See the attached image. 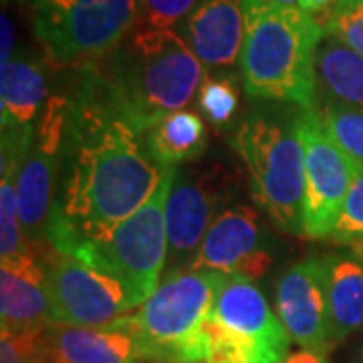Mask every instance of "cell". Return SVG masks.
Segmentation results:
<instances>
[{
  "label": "cell",
  "mask_w": 363,
  "mask_h": 363,
  "mask_svg": "<svg viewBox=\"0 0 363 363\" xmlns=\"http://www.w3.org/2000/svg\"><path fill=\"white\" fill-rule=\"evenodd\" d=\"M267 236L255 210L226 208L204 236L190 271H216L257 281L272 264Z\"/></svg>",
  "instance_id": "7c38bea8"
},
{
  "label": "cell",
  "mask_w": 363,
  "mask_h": 363,
  "mask_svg": "<svg viewBox=\"0 0 363 363\" xmlns=\"http://www.w3.org/2000/svg\"><path fill=\"white\" fill-rule=\"evenodd\" d=\"M28 363H49V362L40 355V357H37V359H33V362H28Z\"/></svg>",
  "instance_id": "d6a6232c"
},
{
  "label": "cell",
  "mask_w": 363,
  "mask_h": 363,
  "mask_svg": "<svg viewBox=\"0 0 363 363\" xmlns=\"http://www.w3.org/2000/svg\"><path fill=\"white\" fill-rule=\"evenodd\" d=\"M317 85L327 97L363 111V57L325 33L317 51Z\"/></svg>",
  "instance_id": "44dd1931"
},
{
  "label": "cell",
  "mask_w": 363,
  "mask_h": 363,
  "mask_svg": "<svg viewBox=\"0 0 363 363\" xmlns=\"http://www.w3.org/2000/svg\"><path fill=\"white\" fill-rule=\"evenodd\" d=\"M212 315L245 339L257 351L260 363L285 362L291 337L255 281L224 274L216 291Z\"/></svg>",
  "instance_id": "5bb4252c"
},
{
  "label": "cell",
  "mask_w": 363,
  "mask_h": 363,
  "mask_svg": "<svg viewBox=\"0 0 363 363\" xmlns=\"http://www.w3.org/2000/svg\"><path fill=\"white\" fill-rule=\"evenodd\" d=\"M40 355L49 363H147L142 339L123 317L105 327L49 323Z\"/></svg>",
  "instance_id": "9a60e30c"
},
{
  "label": "cell",
  "mask_w": 363,
  "mask_h": 363,
  "mask_svg": "<svg viewBox=\"0 0 363 363\" xmlns=\"http://www.w3.org/2000/svg\"><path fill=\"white\" fill-rule=\"evenodd\" d=\"M140 25L160 30H174L196 9L198 0H138Z\"/></svg>",
  "instance_id": "4316f807"
},
{
  "label": "cell",
  "mask_w": 363,
  "mask_h": 363,
  "mask_svg": "<svg viewBox=\"0 0 363 363\" xmlns=\"http://www.w3.org/2000/svg\"><path fill=\"white\" fill-rule=\"evenodd\" d=\"M35 33L57 65H87L140 25L138 0H30Z\"/></svg>",
  "instance_id": "52a82bcc"
},
{
  "label": "cell",
  "mask_w": 363,
  "mask_h": 363,
  "mask_svg": "<svg viewBox=\"0 0 363 363\" xmlns=\"http://www.w3.org/2000/svg\"><path fill=\"white\" fill-rule=\"evenodd\" d=\"M298 135L305 150V218L303 234L329 238L350 194L355 166L327 131L321 113L298 107Z\"/></svg>",
  "instance_id": "30bf717a"
},
{
  "label": "cell",
  "mask_w": 363,
  "mask_h": 363,
  "mask_svg": "<svg viewBox=\"0 0 363 363\" xmlns=\"http://www.w3.org/2000/svg\"><path fill=\"white\" fill-rule=\"evenodd\" d=\"M176 30L138 25L116 51L79 69V87L138 133L186 109L208 77Z\"/></svg>",
  "instance_id": "7a4b0ae2"
},
{
  "label": "cell",
  "mask_w": 363,
  "mask_h": 363,
  "mask_svg": "<svg viewBox=\"0 0 363 363\" xmlns=\"http://www.w3.org/2000/svg\"><path fill=\"white\" fill-rule=\"evenodd\" d=\"M274 2H281V4H289V6H301V0H274Z\"/></svg>",
  "instance_id": "1f68e13d"
},
{
  "label": "cell",
  "mask_w": 363,
  "mask_h": 363,
  "mask_svg": "<svg viewBox=\"0 0 363 363\" xmlns=\"http://www.w3.org/2000/svg\"><path fill=\"white\" fill-rule=\"evenodd\" d=\"M0 25H2V63H9L14 57V25L6 13H2Z\"/></svg>",
  "instance_id": "f1b7e54d"
},
{
  "label": "cell",
  "mask_w": 363,
  "mask_h": 363,
  "mask_svg": "<svg viewBox=\"0 0 363 363\" xmlns=\"http://www.w3.org/2000/svg\"><path fill=\"white\" fill-rule=\"evenodd\" d=\"M283 363H327V353L323 351L303 350L293 355H286Z\"/></svg>",
  "instance_id": "f546056e"
},
{
  "label": "cell",
  "mask_w": 363,
  "mask_h": 363,
  "mask_svg": "<svg viewBox=\"0 0 363 363\" xmlns=\"http://www.w3.org/2000/svg\"><path fill=\"white\" fill-rule=\"evenodd\" d=\"M176 169L166 172L154 196L130 218L117 224L101 240L73 252L97 271L116 277L128 289L135 307H142L154 295L168 262L166 202Z\"/></svg>",
  "instance_id": "8992f818"
},
{
  "label": "cell",
  "mask_w": 363,
  "mask_h": 363,
  "mask_svg": "<svg viewBox=\"0 0 363 363\" xmlns=\"http://www.w3.org/2000/svg\"><path fill=\"white\" fill-rule=\"evenodd\" d=\"M52 323L105 327L135 309L128 289L75 255L49 248L43 257Z\"/></svg>",
  "instance_id": "ba28073f"
},
{
  "label": "cell",
  "mask_w": 363,
  "mask_h": 363,
  "mask_svg": "<svg viewBox=\"0 0 363 363\" xmlns=\"http://www.w3.org/2000/svg\"><path fill=\"white\" fill-rule=\"evenodd\" d=\"M196 97L198 107L214 125H230L238 109V89L233 75H208Z\"/></svg>",
  "instance_id": "cb8c5ba5"
},
{
  "label": "cell",
  "mask_w": 363,
  "mask_h": 363,
  "mask_svg": "<svg viewBox=\"0 0 363 363\" xmlns=\"http://www.w3.org/2000/svg\"><path fill=\"white\" fill-rule=\"evenodd\" d=\"M230 198L220 169H176L166 202L169 272L190 271L212 222Z\"/></svg>",
  "instance_id": "8fae6325"
},
{
  "label": "cell",
  "mask_w": 363,
  "mask_h": 363,
  "mask_svg": "<svg viewBox=\"0 0 363 363\" xmlns=\"http://www.w3.org/2000/svg\"><path fill=\"white\" fill-rule=\"evenodd\" d=\"M298 111L257 109L233 135L245 162L250 196L285 233L303 234L305 218V150L298 135Z\"/></svg>",
  "instance_id": "277c9868"
},
{
  "label": "cell",
  "mask_w": 363,
  "mask_h": 363,
  "mask_svg": "<svg viewBox=\"0 0 363 363\" xmlns=\"http://www.w3.org/2000/svg\"><path fill=\"white\" fill-rule=\"evenodd\" d=\"M329 238L363 260V168H355L350 194Z\"/></svg>",
  "instance_id": "603a6c76"
},
{
  "label": "cell",
  "mask_w": 363,
  "mask_h": 363,
  "mask_svg": "<svg viewBox=\"0 0 363 363\" xmlns=\"http://www.w3.org/2000/svg\"><path fill=\"white\" fill-rule=\"evenodd\" d=\"M45 329L2 331V335H0V363H28L40 357Z\"/></svg>",
  "instance_id": "83f0119b"
},
{
  "label": "cell",
  "mask_w": 363,
  "mask_h": 363,
  "mask_svg": "<svg viewBox=\"0 0 363 363\" xmlns=\"http://www.w3.org/2000/svg\"><path fill=\"white\" fill-rule=\"evenodd\" d=\"M323 123L341 152L355 168H363V111L327 97L323 104Z\"/></svg>",
  "instance_id": "7402d4cb"
},
{
  "label": "cell",
  "mask_w": 363,
  "mask_h": 363,
  "mask_svg": "<svg viewBox=\"0 0 363 363\" xmlns=\"http://www.w3.org/2000/svg\"><path fill=\"white\" fill-rule=\"evenodd\" d=\"M224 272H172L138 311L123 321L142 339L147 363H204V321L212 313Z\"/></svg>",
  "instance_id": "5b68a950"
},
{
  "label": "cell",
  "mask_w": 363,
  "mask_h": 363,
  "mask_svg": "<svg viewBox=\"0 0 363 363\" xmlns=\"http://www.w3.org/2000/svg\"><path fill=\"white\" fill-rule=\"evenodd\" d=\"M143 142L162 168H178L206 152L208 131L196 111L180 109L143 133Z\"/></svg>",
  "instance_id": "ffe728a7"
},
{
  "label": "cell",
  "mask_w": 363,
  "mask_h": 363,
  "mask_svg": "<svg viewBox=\"0 0 363 363\" xmlns=\"http://www.w3.org/2000/svg\"><path fill=\"white\" fill-rule=\"evenodd\" d=\"M240 73L248 99L315 107L317 51L325 28L301 6L245 0Z\"/></svg>",
  "instance_id": "3957f363"
},
{
  "label": "cell",
  "mask_w": 363,
  "mask_h": 363,
  "mask_svg": "<svg viewBox=\"0 0 363 363\" xmlns=\"http://www.w3.org/2000/svg\"><path fill=\"white\" fill-rule=\"evenodd\" d=\"M0 321L2 331H33L52 323L43 257L26 255L2 260Z\"/></svg>",
  "instance_id": "e0dca14e"
},
{
  "label": "cell",
  "mask_w": 363,
  "mask_h": 363,
  "mask_svg": "<svg viewBox=\"0 0 363 363\" xmlns=\"http://www.w3.org/2000/svg\"><path fill=\"white\" fill-rule=\"evenodd\" d=\"M245 30V0H198L180 35L204 65L228 69L240 61Z\"/></svg>",
  "instance_id": "2e32d148"
},
{
  "label": "cell",
  "mask_w": 363,
  "mask_h": 363,
  "mask_svg": "<svg viewBox=\"0 0 363 363\" xmlns=\"http://www.w3.org/2000/svg\"><path fill=\"white\" fill-rule=\"evenodd\" d=\"M277 309L291 341L303 350L331 351L325 257L303 260L279 279Z\"/></svg>",
  "instance_id": "4fadbf2b"
},
{
  "label": "cell",
  "mask_w": 363,
  "mask_h": 363,
  "mask_svg": "<svg viewBox=\"0 0 363 363\" xmlns=\"http://www.w3.org/2000/svg\"><path fill=\"white\" fill-rule=\"evenodd\" d=\"M323 28L363 57V0H339L329 9Z\"/></svg>",
  "instance_id": "484cf974"
},
{
  "label": "cell",
  "mask_w": 363,
  "mask_h": 363,
  "mask_svg": "<svg viewBox=\"0 0 363 363\" xmlns=\"http://www.w3.org/2000/svg\"><path fill=\"white\" fill-rule=\"evenodd\" d=\"M339 0H301V9L307 13H323L327 9H333Z\"/></svg>",
  "instance_id": "4dcf8cb0"
},
{
  "label": "cell",
  "mask_w": 363,
  "mask_h": 363,
  "mask_svg": "<svg viewBox=\"0 0 363 363\" xmlns=\"http://www.w3.org/2000/svg\"><path fill=\"white\" fill-rule=\"evenodd\" d=\"M168 169L152 157L142 133L77 89L69 97L49 247L73 255L101 240L154 196Z\"/></svg>",
  "instance_id": "6da1fadb"
},
{
  "label": "cell",
  "mask_w": 363,
  "mask_h": 363,
  "mask_svg": "<svg viewBox=\"0 0 363 363\" xmlns=\"http://www.w3.org/2000/svg\"><path fill=\"white\" fill-rule=\"evenodd\" d=\"M49 87L47 75L40 63L13 57L9 63H2L0 81V119L2 130H30L40 107L47 101Z\"/></svg>",
  "instance_id": "d6986e66"
},
{
  "label": "cell",
  "mask_w": 363,
  "mask_h": 363,
  "mask_svg": "<svg viewBox=\"0 0 363 363\" xmlns=\"http://www.w3.org/2000/svg\"><path fill=\"white\" fill-rule=\"evenodd\" d=\"M204 339H206V362L204 363H260L257 351L245 339L233 333L222 325L212 313L204 321Z\"/></svg>",
  "instance_id": "d4e9b609"
},
{
  "label": "cell",
  "mask_w": 363,
  "mask_h": 363,
  "mask_svg": "<svg viewBox=\"0 0 363 363\" xmlns=\"http://www.w3.org/2000/svg\"><path fill=\"white\" fill-rule=\"evenodd\" d=\"M327 307L331 350L363 327V260L351 252L327 255Z\"/></svg>",
  "instance_id": "ac0fdd59"
},
{
  "label": "cell",
  "mask_w": 363,
  "mask_h": 363,
  "mask_svg": "<svg viewBox=\"0 0 363 363\" xmlns=\"http://www.w3.org/2000/svg\"><path fill=\"white\" fill-rule=\"evenodd\" d=\"M67 113L69 97H52L51 101H47L43 116L35 123L33 140L28 143L25 160L16 176V202L21 224L26 240L39 250L49 247L47 233L57 194Z\"/></svg>",
  "instance_id": "9c48e42d"
},
{
  "label": "cell",
  "mask_w": 363,
  "mask_h": 363,
  "mask_svg": "<svg viewBox=\"0 0 363 363\" xmlns=\"http://www.w3.org/2000/svg\"><path fill=\"white\" fill-rule=\"evenodd\" d=\"M362 353H363V350H362Z\"/></svg>",
  "instance_id": "836d02e7"
}]
</instances>
